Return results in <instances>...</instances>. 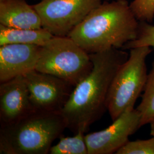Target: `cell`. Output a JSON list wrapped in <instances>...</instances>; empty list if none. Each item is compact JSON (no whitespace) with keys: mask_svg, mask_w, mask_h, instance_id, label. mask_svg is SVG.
<instances>
[{"mask_svg":"<svg viewBox=\"0 0 154 154\" xmlns=\"http://www.w3.org/2000/svg\"><path fill=\"white\" fill-rule=\"evenodd\" d=\"M90 55L69 37H55L42 46L35 70L75 87L93 68Z\"/></svg>","mask_w":154,"mask_h":154,"instance_id":"5","label":"cell"},{"mask_svg":"<svg viewBox=\"0 0 154 154\" xmlns=\"http://www.w3.org/2000/svg\"><path fill=\"white\" fill-rule=\"evenodd\" d=\"M33 111L24 75L1 83V126L17 121Z\"/></svg>","mask_w":154,"mask_h":154,"instance_id":"10","label":"cell"},{"mask_svg":"<svg viewBox=\"0 0 154 154\" xmlns=\"http://www.w3.org/2000/svg\"><path fill=\"white\" fill-rule=\"evenodd\" d=\"M0 24L17 29L42 28L38 13L26 0H0Z\"/></svg>","mask_w":154,"mask_h":154,"instance_id":"11","label":"cell"},{"mask_svg":"<svg viewBox=\"0 0 154 154\" xmlns=\"http://www.w3.org/2000/svg\"><path fill=\"white\" fill-rule=\"evenodd\" d=\"M150 125V135L152 136V137H154V119L151 122V123L149 124Z\"/></svg>","mask_w":154,"mask_h":154,"instance_id":"18","label":"cell"},{"mask_svg":"<svg viewBox=\"0 0 154 154\" xmlns=\"http://www.w3.org/2000/svg\"><path fill=\"white\" fill-rule=\"evenodd\" d=\"M125 50L111 48L89 54L93 63L91 72L74 88L61 111L67 128L72 132H86L107 110L110 86L116 72L126 61Z\"/></svg>","mask_w":154,"mask_h":154,"instance_id":"1","label":"cell"},{"mask_svg":"<svg viewBox=\"0 0 154 154\" xmlns=\"http://www.w3.org/2000/svg\"><path fill=\"white\" fill-rule=\"evenodd\" d=\"M116 154H154V137L146 140L128 141Z\"/></svg>","mask_w":154,"mask_h":154,"instance_id":"16","label":"cell"},{"mask_svg":"<svg viewBox=\"0 0 154 154\" xmlns=\"http://www.w3.org/2000/svg\"><path fill=\"white\" fill-rule=\"evenodd\" d=\"M140 116V126L150 124L154 119V60L148 74L147 80L142 95V100L137 108Z\"/></svg>","mask_w":154,"mask_h":154,"instance_id":"13","label":"cell"},{"mask_svg":"<svg viewBox=\"0 0 154 154\" xmlns=\"http://www.w3.org/2000/svg\"><path fill=\"white\" fill-rule=\"evenodd\" d=\"M65 128L61 112L33 111L17 121L1 126L0 154H48Z\"/></svg>","mask_w":154,"mask_h":154,"instance_id":"3","label":"cell"},{"mask_svg":"<svg viewBox=\"0 0 154 154\" xmlns=\"http://www.w3.org/2000/svg\"><path fill=\"white\" fill-rule=\"evenodd\" d=\"M143 46L154 48V25L149 22L140 21L137 38L127 43L122 49L130 50Z\"/></svg>","mask_w":154,"mask_h":154,"instance_id":"15","label":"cell"},{"mask_svg":"<svg viewBox=\"0 0 154 154\" xmlns=\"http://www.w3.org/2000/svg\"><path fill=\"white\" fill-rule=\"evenodd\" d=\"M24 77L34 111L61 112L74 88L61 78L36 70Z\"/></svg>","mask_w":154,"mask_h":154,"instance_id":"7","label":"cell"},{"mask_svg":"<svg viewBox=\"0 0 154 154\" xmlns=\"http://www.w3.org/2000/svg\"><path fill=\"white\" fill-rule=\"evenodd\" d=\"M151 52L148 46L130 49L128 59L116 72L107 100V110L112 121L127 110L135 109L147 80L146 59Z\"/></svg>","mask_w":154,"mask_h":154,"instance_id":"4","label":"cell"},{"mask_svg":"<svg viewBox=\"0 0 154 154\" xmlns=\"http://www.w3.org/2000/svg\"><path fill=\"white\" fill-rule=\"evenodd\" d=\"M112 122L103 130L85 135L88 154H116L141 127L140 116L136 109L127 110Z\"/></svg>","mask_w":154,"mask_h":154,"instance_id":"8","label":"cell"},{"mask_svg":"<svg viewBox=\"0 0 154 154\" xmlns=\"http://www.w3.org/2000/svg\"><path fill=\"white\" fill-rule=\"evenodd\" d=\"M42 46L11 44L0 46V82L35 70Z\"/></svg>","mask_w":154,"mask_h":154,"instance_id":"9","label":"cell"},{"mask_svg":"<svg viewBox=\"0 0 154 154\" xmlns=\"http://www.w3.org/2000/svg\"><path fill=\"white\" fill-rule=\"evenodd\" d=\"M102 0H41L32 5L42 26L55 37H67Z\"/></svg>","mask_w":154,"mask_h":154,"instance_id":"6","label":"cell"},{"mask_svg":"<svg viewBox=\"0 0 154 154\" xmlns=\"http://www.w3.org/2000/svg\"><path fill=\"white\" fill-rule=\"evenodd\" d=\"M130 6L139 21L152 22L154 18V0H134Z\"/></svg>","mask_w":154,"mask_h":154,"instance_id":"17","label":"cell"},{"mask_svg":"<svg viewBox=\"0 0 154 154\" xmlns=\"http://www.w3.org/2000/svg\"><path fill=\"white\" fill-rule=\"evenodd\" d=\"M139 21L126 0L105 1L91 11L67 37L88 54L122 49L137 38Z\"/></svg>","mask_w":154,"mask_h":154,"instance_id":"2","label":"cell"},{"mask_svg":"<svg viewBox=\"0 0 154 154\" xmlns=\"http://www.w3.org/2000/svg\"><path fill=\"white\" fill-rule=\"evenodd\" d=\"M54 37L44 28L17 29L0 24V46L11 44L44 46Z\"/></svg>","mask_w":154,"mask_h":154,"instance_id":"12","label":"cell"},{"mask_svg":"<svg viewBox=\"0 0 154 154\" xmlns=\"http://www.w3.org/2000/svg\"><path fill=\"white\" fill-rule=\"evenodd\" d=\"M105 1H110V0H105Z\"/></svg>","mask_w":154,"mask_h":154,"instance_id":"19","label":"cell"},{"mask_svg":"<svg viewBox=\"0 0 154 154\" xmlns=\"http://www.w3.org/2000/svg\"><path fill=\"white\" fill-rule=\"evenodd\" d=\"M73 137H65L62 135L59 142L52 146L51 154H88V149L85 139V133L79 131Z\"/></svg>","mask_w":154,"mask_h":154,"instance_id":"14","label":"cell"}]
</instances>
